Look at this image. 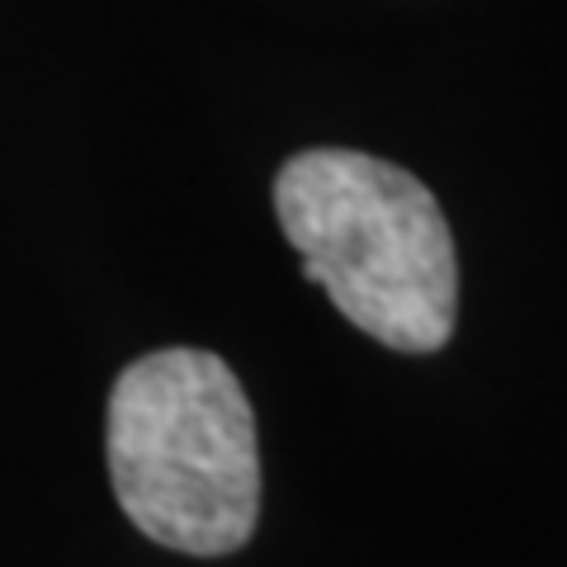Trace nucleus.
Masks as SVG:
<instances>
[{
    "instance_id": "obj_1",
    "label": "nucleus",
    "mask_w": 567,
    "mask_h": 567,
    "mask_svg": "<svg viewBox=\"0 0 567 567\" xmlns=\"http://www.w3.org/2000/svg\"><path fill=\"white\" fill-rule=\"evenodd\" d=\"M275 213L303 256V275L379 346L425 354L454 336V237L412 171L346 147H312L284 162Z\"/></svg>"
},
{
    "instance_id": "obj_2",
    "label": "nucleus",
    "mask_w": 567,
    "mask_h": 567,
    "mask_svg": "<svg viewBox=\"0 0 567 567\" xmlns=\"http://www.w3.org/2000/svg\"><path fill=\"white\" fill-rule=\"evenodd\" d=\"M110 477L147 539L194 558L237 554L260 516V450L233 369L189 346L123 369L110 393Z\"/></svg>"
}]
</instances>
